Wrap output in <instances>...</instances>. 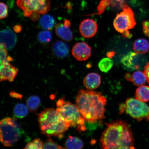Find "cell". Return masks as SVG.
<instances>
[{"label":"cell","instance_id":"4","mask_svg":"<svg viewBox=\"0 0 149 149\" xmlns=\"http://www.w3.org/2000/svg\"><path fill=\"white\" fill-rule=\"evenodd\" d=\"M56 105V109L70 127H76L80 132L85 130V120L76 105L65 101L63 98L58 100Z\"/></svg>","mask_w":149,"mask_h":149},{"label":"cell","instance_id":"30","mask_svg":"<svg viewBox=\"0 0 149 149\" xmlns=\"http://www.w3.org/2000/svg\"><path fill=\"white\" fill-rule=\"evenodd\" d=\"M8 7L4 3L0 2V19L6 18L8 15Z\"/></svg>","mask_w":149,"mask_h":149},{"label":"cell","instance_id":"20","mask_svg":"<svg viewBox=\"0 0 149 149\" xmlns=\"http://www.w3.org/2000/svg\"><path fill=\"white\" fill-rule=\"evenodd\" d=\"M65 146L68 149H80L83 148L84 143L79 138L70 136L65 143Z\"/></svg>","mask_w":149,"mask_h":149},{"label":"cell","instance_id":"25","mask_svg":"<svg viewBox=\"0 0 149 149\" xmlns=\"http://www.w3.org/2000/svg\"><path fill=\"white\" fill-rule=\"evenodd\" d=\"M98 65L99 68L102 72L107 73L112 68L113 61L109 58H105L100 61Z\"/></svg>","mask_w":149,"mask_h":149},{"label":"cell","instance_id":"6","mask_svg":"<svg viewBox=\"0 0 149 149\" xmlns=\"http://www.w3.org/2000/svg\"><path fill=\"white\" fill-rule=\"evenodd\" d=\"M16 4L24 15L33 20H38L40 14H46L51 8V0H17Z\"/></svg>","mask_w":149,"mask_h":149},{"label":"cell","instance_id":"31","mask_svg":"<svg viewBox=\"0 0 149 149\" xmlns=\"http://www.w3.org/2000/svg\"><path fill=\"white\" fill-rule=\"evenodd\" d=\"M112 5L114 7L120 8H122L126 4L124 0H111Z\"/></svg>","mask_w":149,"mask_h":149},{"label":"cell","instance_id":"8","mask_svg":"<svg viewBox=\"0 0 149 149\" xmlns=\"http://www.w3.org/2000/svg\"><path fill=\"white\" fill-rule=\"evenodd\" d=\"M120 113H125L137 121L149 120V107L137 99L129 98L120 107Z\"/></svg>","mask_w":149,"mask_h":149},{"label":"cell","instance_id":"23","mask_svg":"<svg viewBox=\"0 0 149 149\" xmlns=\"http://www.w3.org/2000/svg\"><path fill=\"white\" fill-rule=\"evenodd\" d=\"M13 60L12 58L8 55L7 50L4 45L0 44V67Z\"/></svg>","mask_w":149,"mask_h":149},{"label":"cell","instance_id":"18","mask_svg":"<svg viewBox=\"0 0 149 149\" xmlns=\"http://www.w3.org/2000/svg\"><path fill=\"white\" fill-rule=\"evenodd\" d=\"M133 49L136 53L144 54L149 51V43L144 39H137L134 42Z\"/></svg>","mask_w":149,"mask_h":149},{"label":"cell","instance_id":"26","mask_svg":"<svg viewBox=\"0 0 149 149\" xmlns=\"http://www.w3.org/2000/svg\"><path fill=\"white\" fill-rule=\"evenodd\" d=\"M37 40L42 44H47L51 42L52 40V33L48 31H40L37 35Z\"/></svg>","mask_w":149,"mask_h":149},{"label":"cell","instance_id":"12","mask_svg":"<svg viewBox=\"0 0 149 149\" xmlns=\"http://www.w3.org/2000/svg\"><path fill=\"white\" fill-rule=\"evenodd\" d=\"M17 42V37L12 29H7L0 31V44L5 46L7 50L13 49Z\"/></svg>","mask_w":149,"mask_h":149},{"label":"cell","instance_id":"27","mask_svg":"<svg viewBox=\"0 0 149 149\" xmlns=\"http://www.w3.org/2000/svg\"><path fill=\"white\" fill-rule=\"evenodd\" d=\"M44 143L40 139H36L28 143L24 149H43Z\"/></svg>","mask_w":149,"mask_h":149},{"label":"cell","instance_id":"3","mask_svg":"<svg viewBox=\"0 0 149 149\" xmlns=\"http://www.w3.org/2000/svg\"><path fill=\"white\" fill-rule=\"evenodd\" d=\"M38 120L42 133L49 137L61 138L70 127L56 109L52 108L42 111L38 115Z\"/></svg>","mask_w":149,"mask_h":149},{"label":"cell","instance_id":"29","mask_svg":"<svg viewBox=\"0 0 149 149\" xmlns=\"http://www.w3.org/2000/svg\"><path fill=\"white\" fill-rule=\"evenodd\" d=\"M111 4V1L109 0H102L100 1L97 8L98 13L96 14L100 15L104 12L106 8Z\"/></svg>","mask_w":149,"mask_h":149},{"label":"cell","instance_id":"11","mask_svg":"<svg viewBox=\"0 0 149 149\" xmlns=\"http://www.w3.org/2000/svg\"><path fill=\"white\" fill-rule=\"evenodd\" d=\"M79 29L82 36L85 38H90L96 34L98 26L95 20L88 18L84 20L81 22Z\"/></svg>","mask_w":149,"mask_h":149},{"label":"cell","instance_id":"7","mask_svg":"<svg viewBox=\"0 0 149 149\" xmlns=\"http://www.w3.org/2000/svg\"><path fill=\"white\" fill-rule=\"evenodd\" d=\"M122 8V12L117 14L113 21V26L116 31L122 33L123 36L130 38L132 35L129 30L136 25L135 15L132 9L126 4Z\"/></svg>","mask_w":149,"mask_h":149},{"label":"cell","instance_id":"32","mask_svg":"<svg viewBox=\"0 0 149 149\" xmlns=\"http://www.w3.org/2000/svg\"><path fill=\"white\" fill-rule=\"evenodd\" d=\"M143 29L144 34L149 38V20L143 22Z\"/></svg>","mask_w":149,"mask_h":149},{"label":"cell","instance_id":"35","mask_svg":"<svg viewBox=\"0 0 149 149\" xmlns=\"http://www.w3.org/2000/svg\"><path fill=\"white\" fill-rule=\"evenodd\" d=\"M22 28L21 26L16 25L14 27V31L16 33H19L22 30Z\"/></svg>","mask_w":149,"mask_h":149},{"label":"cell","instance_id":"9","mask_svg":"<svg viewBox=\"0 0 149 149\" xmlns=\"http://www.w3.org/2000/svg\"><path fill=\"white\" fill-rule=\"evenodd\" d=\"M146 56L136 52H130L121 59L124 68L129 70H138L145 66L147 63Z\"/></svg>","mask_w":149,"mask_h":149},{"label":"cell","instance_id":"19","mask_svg":"<svg viewBox=\"0 0 149 149\" xmlns=\"http://www.w3.org/2000/svg\"><path fill=\"white\" fill-rule=\"evenodd\" d=\"M136 99L143 102L149 101V86L143 85L139 86L135 92Z\"/></svg>","mask_w":149,"mask_h":149},{"label":"cell","instance_id":"37","mask_svg":"<svg viewBox=\"0 0 149 149\" xmlns=\"http://www.w3.org/2000/svg\"><path fill=\"white\" fill-rule=\"evenodd\" d=\"M64 24L67 27H70L71 25V23L69 20H65L64 22Z\"/></svg>","mask_w":149,"mask_h":149},{"label":"cell","instance_id":"5","mask_svg":"<svg viewBox=\"0 0 149 149\" xmlns=\"http://www.w3.org/2000/svg\"><path fill=\"white\" fill-rule=\"evenodd\" d=\"M20 125L14 119L7 117L0 121V141L6 147H11L19 139L22 134Z\"/></svg>","mask_w":149,"mask_h":149},{"label":"cell","instance_id":"10","mask_svg":"<svg viewBox=\"0 0 149 149\" xmlns=\"http://www.w3.org/2000/svg\"><path fill=\"white\" fill-rule=\"evenodd\" d=\"M72 54L76 60L81 61H85L91 57L92 49L86 43L78 42L72 48Z\"/></svg>","mask_w":149,"mask_h":149},{"label":"cell","instance_id":"22","mask_svg":"<svg viewBox=\"0 0 149 149\" xmlns=\"http://www.w3.org/2000/svg\"><path fill=\"white\" fill-rule=\"evenodd\" d=\"M27 106L22 103H18L15 106L14 113L15 116L17 118H22L28 115L29 109Z\"/></svg>","mask_w":149,"mask_h":149},{"label":"cell","instance_id":"24","mask_svg":"<svg viewBox=\"0 0 149 149\" xmlns=\"http://www.w3.org/2000/svg\"><path fill=\"white\" fill-rule=\"evenodd\" d=\"M27 104L30 110L32 111H36L40 105V98L36 96L29 97L27 100Z\"/></svg>","mask_w":149,"mask_h":149},{"label":"cell","instance_id":"36","mask_svg":"<svg viewBox=\"0 0 149 149\" xmlns=\"http://www.w3.org/2000/svg\"><path fill=\"white\" fill-rule=\"evenodd\" d=\"M115 52L113 51H111L108 52L107 54V56L109 58H111L114 56Z\"/></svg>","mask_w":149,"mask_h":149},{"label":"cell","instance_id":"17","mask_svg":"<svg viewBox=\"0 0 149 149\" xmlns=\"http://www.w3.org/2000/svg\"><path fill=\"white\" fill-rule=\"evenodd\" d=\"M125 77L127 81L138 86L144 85L147 81L144 72L141 70L136 71L132 74H126Z\"/></svg>","mask_w":149,"mask_h":149},{"label":"cell","instance_id":"33","mask_svg":"<svg viewBox=\"0 0 149 149\" xmlns=\"http://www.w3.org/2000/svg\"><path fill=\"white\" fill-rule=\"evenodd\" d=\"M144 72L146 78V81L149 84V62L147 63L144 68Z\"/></svg>","mask_w":149,"mask_h":149},{"label":"cell","instance_id":"34","mask_svg":"<svg viewBox=\"0 0 149 149\" xmlns=\"http://www.w3.org/2000/svg\"><path fill=\"white\" fill-rule=\"evenodd\" d=\"M10 96L12 97L17 99H21L23 97L22 95L15 92L14 91H11L10 93Z\"/></svg>","mask_w":149,"mask_h":149},{"label":"cell","instance_id":"16","mask_svg":"<svg viewBox=\"0 0 149 149\" xmlns=\"http://www.w3.org/2000/svg\"><path fill=\"white\" fill-rule=\"evenodd\" d=\"M55 32L57 36L63 40L70 42L73 40V35L69 27L64 24L58 23L56 25Z\"/></svg>","mask_w":149,"mask_h":149},{"label":"cell","instance_id":"21","mask_svg":"<svg viewBox=\"0 0 149 149\" xmlns=\"http://www.w3.org/2000/svg\"><path fill=\"white\" fill-rule=\"evenodd\" d=\"M55 23L54 19L49 15H44L40 19V24L41 27L46 29L50 30L53 29Z\"/></svg>","mask_w":149,"mask_h":149},{"label":"cell","instance_id":"28","mask_svg":"<svg viewBox=\"0 0 149 149\" xmlns=\"http://www.w3.org/2000/svg\"><path fill=\"white\" fill-rule=\"evenodd\" d=\"M60 145L54 142L51 139H48L44 143L43 149H64Z\"/></svg>","mask_w":149,"mask_h":149},{"label":"cell","instance_id":"2","mask_svg":"<svg viewBox=\"0 0 149 149\" xmlns=\"http://www.w3.org/2000/svg\"><path fill=\"white\" fill-rule=\"evenodd\" d=\"M100 142L103 149H133L134 139L128 124L122 121L106 123Z\"/></svg>","mask_w":149,"mask_h":149},{"label":"cell","instance_id":"13","mask_svg":"<svg viewBox=\"0 0 149 149\" xmlns=\"http://www.w3.org/2000/svg\"><path fill=\"white\" fill-rule=\"evenodd\" d=\"M18 69L10 63L0 67V81H8L12 82L18 74Z\"/></svg>","mask_w":149,"mask_h":149},{"label":"cell","instance_id":"1","mask_svg":"<svg viewBox=\"0 0 149 149\" xmlns=\"http://www.w3.org/2000/svg\"><path fill=\"white\" fill-rule=\"evenodd\" d=\"M76 105L84 120L94 123L105 118L107 100L100 92L81 89L78 93Z\"/></svg>","mask_w":149,"mask_h":149},{"label":"cell","instance_id":"15","mask_svg":"<svg viewBox=\"0 0 149 149\" xmlns=\"http://www.w3.org/2000/svg\"><path fill=\"white\" fill-rule=\"evenodd\" d=\"M101 77L95 72L89 73L84 79L83 84L88 90H93L98 88L101 84Z\"/></svg>","mask_w":149,"mask_h":149},{"label":"cell","instance_id":"14","mask_svg":"<svg viewBox=\"0 0 149 149\" xmlns=\"http://www.w3.org/2000/svg\"><path fill=\"white\" fill-rule=\"evenodd\" d=\"M69 47L68 45L60 40L57 41L52 47V51L54 55L59 58L66 57L69 53Z\"/></svg>","mask_w":149,"mask_h":149}]
</instances>
